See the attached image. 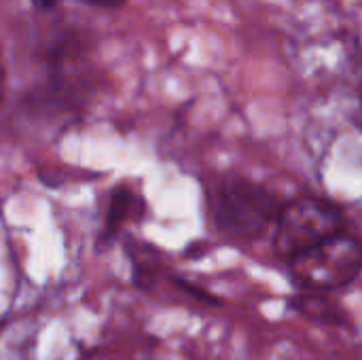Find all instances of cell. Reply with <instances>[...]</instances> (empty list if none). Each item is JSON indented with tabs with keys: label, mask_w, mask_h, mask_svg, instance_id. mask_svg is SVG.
Wrapping results in <instances>:
<instances>
[{
	"label": "cell",
	"mask_w": 362,
	"mask_h": 360,
	"mask_svg": "<svg viewBox=\"0 0 362 360\" xmlns=\"http://www.w3.org/2000/svg\"><path fill=\"white\" fill-rule=\"evenodd\" d=\"M362 269V244L344 231L291 259L293 280L305 291H337Z\"/></svg>",
	"instance_id": "6da1fadb"
},
{
	"label": "cell",
	"mask_w": 362,
	"mask_h": 360,
	"mask_svg": "<svg viewBox=\"0 0 362 360\" xmlns=\"http://www.w3.org/2000/svg\"><path fill=\"white\" fill-rule=\"evenodd\" d=\"M344 231L341 212L322 199H295L280 208L276 216L274 250L282 259H295L312 246Z\"/></svg>",
	"instance_id": "7a4b0ae2"
},
{
	"label": "cell",
	"mask_w": 362,
	"mask_h": 360,
	"mask_svg": "<svg viewBox=\"0 0 362 360\" xmlns=\"http://www.w3.org/2000/svg\"><path fill=\"white\" fill-rule=\"evenodd\" d=\"M278 212V197L248 178H225L212 206L221 229L235 238H257Z\"/></svg>",
	"instance_id": "3957f363"
},
{
	"label": "cell",
	"mask_w": 362,
	"mask_h": 360,
	"mask_svg": "<svg viewBox=\"0 0 362 360\" xmlns=\"http://www.w3.org/2000/svg\"><path fill=\"white\" fill-rule=\"evenodd\" d=\"M140 208V199L138 195L127 189V187H119L115 189L112 197H110V204H108V212H106V229H104V240L115 236L121 225L134 214V210Z\"/></svg>",
	"instance_id": "277c9868"
},
{
	"label": "cell",
	"mask_w": 362,
	"mask_h": 360,
	"mask_svg": "<svg viewBox=\"0 0 362 360\" xmlns=\"http://www.w3.org/2000/svg\"><path fill=\"white\" fill-rule=\"evenodd\" d=\"M295 310L312 320H325V323H341V314L337 312V306L329 303L320 295H301L293 301Z\"/></svg>",
	"instance_id": "5b68a950"
},
{
	"label": "cell",
	"mask_w": 362,
	"mask_h": 360,
	"mask_svg": "<svg viewBox=\"0 0 362 360\" xmlns=\"http://www.w3.org/2000/svg\"><path fill=\"white\" fill-rule=\"evenodd\" d=\"M176 284H178L187 295L195 297V299L202 301V303H210V306H218V303H221L218 297H214L212 293H208V291H204V289H199V286H195V284H189V282H185V280H176Z\"/></svg>",
	"instance_id": "8992f818"
},
{
	"label": "cell",
	"mask_w": 362,
	"mask_h": 360,
	"mask_svg": "<svg viewBox=\"0 0 362 360\" xmlns=\"http://www.w3.org/2000/svg\"><path fill=\"white\" fill-rule=\"evenodd\" d=\"M93 6H102V8H119L125 4V0H85Z\"/></svg>",
	"instance_id": "52a82bcc"
},
{
	"label": "cell",
	"mask_w": 362,
	"mask_h": 360,
	"mask_svg": "<svg viewBox=\"0 0 362 360\" xmlns=\"http://www.w3.org/2000/svg\"><path fill=\"white\" fill-rule=\"evenodd\" d=\"M34 2V6L36 8H42V11H49V8H53V6H57L62 0H32Z\"/></svg>",
	"instance_id": "ba28073f"
}]
</instances>
